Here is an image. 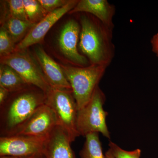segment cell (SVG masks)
I'll return each mask as SVG.
<instances>
[{
  "mask_svg": "<svg viewBox=\"0 0 158 158\" xmlns=\"http://www.w3.org/2000/svg\"><path fill=\"white\" fill-rule=\"evenodd\" d=\"M45 93L34 86L11 93L0 106L1 137L14 135L40 106L45 103Z\"/></svg>",
  "mask_w": 158,
  "mask_h": 158,
  "instance_id": "obj_1",
  "label": "cell"
},
{
  "mask_svg": "<svg viewBox=\"0 0 158 158\" xmlns=\"http://www.w3.org/2000/svg\"><path fill=\"white\" fill-rule=\"evenodd\" d=\"M80 23L79 47L82 52L90 65L109 66L115 56L113 31L96 18L86 14L82 15Z\"/></svg>",
  "mask_w": 158,
  "mask_h": 158,
  "instance_id": "obj_2",
  "label": "cell"
},
{
  "mask_svg": "<svg viewBox=\"0 0 158 158\" xmlns=\"http://www.w3.org/2000/svg\"><path fill=\"white\" fill-rule=\"evenodd\" d=\"M60 65L71 87L78 110H80L90 100L108 66L91 65L84 67Z\"/></svg>",
  "mask_w": 158,
  "mask_h": 158,
  "instance_id": "obj_3",
  "label": "cell"
},
{
  "mask_svg": "<svg viewBox=\"0 0 158 158\" xmlns=\"http://www.w3.org/2000/svg\"><path fill=\"white\" fill-rule=\"evenodd\" d=\"M45 94V104L53 110L59 125L72 143L80 136L77 129V106L72 90L51 88Z\"/></svg>",
  "mask_w": 158,
  "mask_h": 158,
  "instance_id": "obj_4",
  "label": "cell"
},
{
  "mask_svg": "<svg viewBox=\"0 0 158 158\" xmlns=\"http://www.w3.org/2000/svg\"><path fill=\"white\" fill-rule=\"evenodd\" d=\"M106 99L105 94L98 86L87 104L78 110L77 129L80 136L85 137L90 133H101L110 139L106 123L108 113L103 109Z\"/></svg>",
  "mask_w": 158,
  "mask_h": 158,
  "instance_id": "obj_5",
  "label": "cell"
},
{
  "mask_svg": "<svg viewBox=\"0 0 158 158\" xmlns=\"http://www.w3.org/2000/svg\"><path fill=\"white\" fill-rule=\"evenodd\" d=\"M1 63L10 66L29 85L39 88L45 94L51 89L37 62L27 49L14 52L1 58Z\"/></svg>",
  "mask_w": 158,
  "mask_h": 158,
  "instance_id": "obj_6",
  "label": "cell"
},
{
  "mask_svg": "<svg viewBox=\"0 0 158 158\" xmlns=\"http://www.w3.org/2000/svg\"><path fill=\"white\" fill-rule=\"evenodd\" d=\"M47 138L21 135L1 137L0 156L24 158L43 154Z\"/></svg>",
  "mask_w": 158,
  "mask_h": 158,
  "instance_id": "obj_7",
  "label": "cell"
},
{
  "mask_svg": "<svg viewBox=\"0 0 158 158\" xmlns=\"http://www.w3.org/2000/svg\"><path fill=\"white\" fill-rule=\"evenodd\" d=\"M58 125V119L55 112L49 106L44 104L34 112L15 135L47 138Z\"/></svg>",
  "mask_w": 158,
  "mask_h": 158,
  "instance_id": "obj_8",
  "label": "cell"
},
{
  "mask_svg": "<svg viewBox=\"0 0 158 158\" xmlns=\"http://www.w3.org/2000/svg\"><path fill=\"white\" fill-rule=\"evenodd\" d=\"M78 1L69 0L66 6L48 13L32 28L22 41L17 44L15 52L27 49L29 47L42 42L52 27L64 15L73 9Z\"/></svg>",
  "mask_w": 158,
  "mask_h": 158,
  "instance_id": "obj_9",
  "label": "cell"
},
{
  "mask_svg": "<svg viewBox=\"0 0 158 158\" xmlns=\"http://www.w3.org/2000/svg\"><path fill=\"white\" fill-rule=\"evenodd\" d=\"M81 29V26L76 21L69 20L60 32L58 43L60 51L67 59L77 65L84 67L88 65V60L78 50Z\"/></svg>",
  "mask_w": 158,
  "mask_h": 158,
  "instance_id": "obj_10",
  "label": "cell"
},
{
  "mask_svg": "<svg viewBox=\"0 0 158 158\" xmlns=\"http://www.w3.org/2000/svg\"><path fill=\"white\" fill-rule=\"evenodd\" d=\"M35 56L46 80L51 88L72 90L61 65L48 55L43 48L37 47L35 49Z\"/></svg>",
  "mask_w": 158,
  "mask_h": 158,
  "instance_id": "obj_11",
  "label": "cell"
},
{
  "mask_svg": "<svg viewBox=\"0 0 158 158\" xmlns=\"http://www.w3.org/2000/svg\"><path fill=\"white\" fill-rule=\"evenodd\" d=\"M115 6L107 0H81L69 12V14L85 12L95 16L110 30L113 31V18L115 14Z\"/></svg>",
  "mask_w": 158,
  "mask_h": 158,
  "instance_id": "obj_12",
  "label": "cell"
},
{
  "mask_svg": "<svg viewBox=\"0 0 158 158\" xmlns=\"http://www.w3.org/2000/svg\"><path fill=\"white\" fill-rule=\"evenodd\" d=\"M71 142L64 130L59 125L50 134L44 145L45 158H76Z\"/></svg>",
  "mask_w": 158,
  "mask_h": 158,
  "instance_id": "obj_13",
  "label": "cell"
},
{
  "mask_svg": "<svg viewBox=\"0 0 158 158\" xmlns=\"http://www.w3.org/2000/svg\"><path fill=\"white\" fill-rule=\"evenodd\" d=\"M1 16V24L5 28L15 43H19L25 38L36 24L12 17L7 6H5Z\"/></svg>",
  "mask_w": 158,
  "mask_h": 158,
  "instance_id": "obj_14",
  "label": "cell"
},
{
  "mask_svg": "<svg viewBox=\"0 0 158 158\" xmlns=\"http://www.w3.org/2000/svg\"><path fill=\"white\" fill-rule=\"evenodd\" d=\"M31 85H29L22 77L9 65L1 63L0 86L10 93L23 90Z\"/></svg>",
  "mask_w": 158,
  "mask_h": 158,
  "instance_id": "obj_15",
  "label": "cell"
},
{
  "mask_svg": "<svg viewBox=\"0 0 158 158\" xmlns=\"http://www.w3.org/2000/svg\"><path fill=\"white\" fill-rule=\"evenodd\" d=\"M86 140L79 155L81 158H106L103 154L98 133H92L85 136Z\"/></svg>",
  "mask_w": 158,
  "mask_h": 158,
  "instance_id": "obj_16",
  "label": "cell"
},
{
  "mask_svg": "<svg viewBox=\"0 0 158 158\" xmlns=\"http://www.w3.org/2000/svg\"><path fill=\"white\" fill-rule=\"evenodd\" d=\"M23 1L26 14L30 22L37 24L48 14L43 8L38 1L23 0Z\"/></svg>",
  "mask_w": 158,
  "mask_h": 158,
  "instance_id": "obj_17",
  "label": "cell"
},
{
  "mask_svg": "<svg viewBox=\"0 0 158 158\" xmlns=\"http://www.w3.org/2000/svg\"><path fill=\"white\" fill-rule=\"evenodd\" d=\"M7 31L1 26L0 28V56H7L15 52V44Z\"/></svg>",
  "mask_w": 158,
  "mask_h": 158,
  "instance_id": "obj_18",
  "label": "cell"
},
{
  "mask_svg": "<svg viewBox=\"0 0 158 158\" xmlns=\"http://www.w3.org/2000/svg\"><path fill=\"white\" fill-rule=\"evenodd\" d=\"M9 14L12 17L23 21H28L27 17L22 0L6 1ZM30 22V21H29Z\"/></svg>",
  "mask_w": 158,
  "mask_h": 158,
  "instance_id": "obj_19",
  "label": "cell"
},
{
  "mask_svg": "<svg viewBox=\"0 0 158 158\" xmlns=\"http://www.w3.org/2000/svg\"><path fill=\"white\" fill-rule=\"evenodd\" d=\"M110 150L115 158H140L141 150L137 149L135 150L127 151L123 149L112 141L109 144Z\"/></svg>",
  "mask_w": 158,
  "mask_h": 158,
  "instance_id": "obj_20",
  "label": "cell"
},
{
  "mask_svg": "<svg viewBox=\"0 0 158 158\" xmlns=\"http://www.w3.org/2000/svg\"><path fill=\"white\" fill-rule=\"evenodd\" d=\"M38 2L48 13L66 6L69 0H38Z\"/></svg>",
  "mask_w": 158,
  "mask_h": 158,
  "instance_id": "obj_21",
  "label": "cell"
},
{
  "mask_svg": "<svg viewBox=\"0 0 158 158\" xmlns=\"http://www.w3.org/2000/svg\"><path fill=\"white\" fill-rule=\"evenodd\" d=\"M11 93L6 89L0 86V106L7 100Z\"/></svg>",
  "mask_w": 158,
  "mask_h": 158,
  "instance_id": "obj_22",
  "label": "cell"
},
{
  "mask_svg": "<svg viewBox=\"0 0 158 158\" xmlns=\"http://www.w3.org/2000/svg\"><path fill=\"white\" fill-rule=\"evenodd\" d=\"M151 44L152 52L158 58V32L154 35L151 40Z\"/></svg>",
  "mask_w": 158,
  "mask_h": 158,
  "instance_id": "obj_23",
  "label": "cell"
},
{
  "mask_svg": "<svg viewBox=\"0 0 158 158\" xmlns=\"http://www.w3.org/2000/svg\"><path fill=\"white\" fill-rule=\"evenodd\" d=\"M23 158H45L44 154H39L36 155L31 156L27 157H24Z\"/></svg>",
  "mask_w": 158,
  "mask_h": 158,
  "instance_id": "obj_24",
  "label": "cell"
},
{
  "mask_svg": "<svg viewBox=\"0 0 158 158\" xmlns=\"http://www.w3.org/2000/svg\"><path fill=\"white\" fill-rule=\"evenodd\" d=\"M105 156H106V158H115L109 149L106 152Z\"/></svg>",
  "mask_w": 158,
  "mask_h": 158,
  "instance_id": "obj_25",
  "label": "cell"
},
{
  "mask_svg": "<svg viewBox=\"0 0 158 158\" xmlns=\"http://www.w3.org/2000/svg\"><path fill=\"white\" fill-rule=\"evenodd\" d=\"M0 158H23L19 157L14 156H0Z\"/></svg>",
  "mask_w": 158,
  "mask_h": 158,
  "instance_id": "obj_26",
  "label": "cell"
}]
</instances>
